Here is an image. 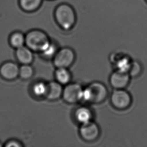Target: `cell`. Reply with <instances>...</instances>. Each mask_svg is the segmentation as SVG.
Segmentation results:
<instances>
[{
  "mask_svg": "<svg viewBox=\"0 0 147 147\" xmlns=\"http://www.w3.org/2000/svg\"><path fill=\"white\" fill-rule=\"evenodd\" d=\"M22 145L21 144L16 140H10L6 144V147H21Z\"/></svg>",
  "mask_w": 147,
  "mask_h": 147,
  "instance_id": "obj_21",
  "label": "cell"
},
{
  "mask_svg": "<svg viewBox=\"0 0 147 147\" xmlns=\"http://www.w3.org/2000/svg\"><path fill=\"white\" fill-rule=\"evenodd\" d=\"M110 101L115 109L123 110L129 107L132 98L129 92L124 89L115 90L111 94Z\"/></svg>",
  "mask_w": 147,
  "mask_h": 147,
  "instance_id": "obj_5",
  "label": "cell"
},
{
  "mask_svg": "<svg viewBox=\"0 0 147 147\" xmlns=\"http://www.w3.org/2000/svg\"><path fill=\"white\" fill-rule=\"evenodd\" d=\"M16 56L18 61L22 64H30L33 60V51L27 46L16 49Z\"/></svg>",
  "mask_w": 147,
  "mask_h": 147,
  "instance_id": "obj_10",
  "label": "cell"
},
{
  "mask_svg": "<svg viewBox=\"0 0 147 147\" xmlns=\"http://www.w3.org/2000/svg\"><path fill=\"white\" fill-rule=\"evenodd\" d=\"M19 67L13 62H7L0 67V74L5 80H12L19 76Z\"/></svg>",
  "mask_w": 147,
  "mask_h": 147,
  "instance_id": "obj_9",
  "label": "cell"
},
{
  "mask_svg": "<svg viewBox=\"0 0 147 147\" xmlns=\"http://www.w3.org/2000/svg\"><path fill=\"white\" fill-rule=\"evenodd\" d=\"M83 88L79 84H68L64 88L62 96L65 101L69 103H76L81 100Z\"/></svg>",
  "mask_w": 147,
  "mask_h": 147,
  "instance_id": "obj_6",
  "label": "cell"
},
{
  "mask_svg": "<svg viewBox=\"0 0 147 147\" xmlns=\"http://www.w3.org/2000/svg\"><path fill=\"white\" fill-rule=\"evenodd\" d=\"M42 0H19L20 7L26 12H33L39 8Z\"/></svg>",
  "mask_w": 147,
  "mask_h": 147,
  "instance_id": "obj_14",
  "label": "cell"
},
{
  "mask_svg": "<svg viewBox=\"0 0 147 147\" xmlns=\"http://www.w3.org/2000/svg\"><path fill=\"white\" fill-rule=\"evenodd\" d=\"M79 133L84 141L91 142L96 140L99 137L100 130L97 124L91 121L81 124Z\"/></svg>",
  "mask_w": 147,
  "mask_h": 147,
  "instance_id": "obj_7",
  "label": "cell"
},
{
  "mask_svg": "<svg viewBox=\"0 0 147 147\" xmlns=\"http://www.w3.org/2000/svg\"><path fill=\"white\" fill-rule=\"evenodd\" d=\"M142 70L141 64L137 61H131V65L129 68L128 74L133 78H136L140 76Z\"/></svg>",
  "mask_w": 147,
  "mask_h": 147,
  "instance_id": "obj_19",
  "label": "cell"
},
{
  "mask_svg": "<svg viewBox=\"0 0 147 147\" xmlns=\"http://www.w3.org/2000/svg\"><path fill=\"white\" fill-rule=\"evenodd\" d=\"M58 52V49L54 43L50 42L48 46L41 53L43 55L44 57L46 58L54 57L56 53Z\"/></svg>",
  "mask_w": 147,
  "mask_h": 147,
  "instance_id": "obj_20",
  "label": "cell"
},
{
  "mask_svg": "<svg viewBox=\"0 0 147 147\" xmlns=\"http://www.w3.org/2000/svg\"><path fill=\"white\" fill-rule=\"evenodd\" d=\"M75 58V53L73 50L69 47L62 48L54 56V65L58 68H68L74 63Z\"/></svg>",
  "mask_w": 147,
  "mask_h": 147,
  "instance_id": "obj_4",
  "label": "cell"
},
{
  "mask_svg": "<svg viewBox=\"0 0 147 147\" xmlns=\"http://www.w3.org/2000/svg\"><path fill=\"white\" fill-rule=\"evenodd\" d=\"M64 88L58 82H50L48 84V90L46 97L50 100L59 99L63 95Z\"/></svg>",
  "mask_w": 147,
  "mask_h": 147,
  "instance_id": "obj_11",
  "label": "cell"
},
{
  "mask_svg": "<svg viewBox=\"0 0 147 147\" xmlns=\"http://www.w3.org/2000/svg\"><path fill=\"white\" fill-rule=\"evenodd\" d=\"M131 61L127 57L121 58L116 63L117 70L121 71L127 72L131 65Z\"/></svg>",
  "mask_w": 147,
  "mask_h": 147,
  "instance_id": "obj_18",
  "label": "cell"
},
{
  "mask_svg": "<svg viewBox=\"0 0 147 147\" xmlns=\"http://www.w3.org/2000/svg\"><path fill=\"white\" fill-rule=\"evenodd\" d=\"M131 76L127 72L116 70L110 76V84L115 90L124 89L130 82Z\"/></svg>",
  "mask_w": 147,
  "mask_h": 147,
  "instance_id": "obj_8",
  "label": "cell"
},
{
  "mask_svg": "<svg viewBox=\"0 0 147 147\" xmlns=\"http://www.w3.org/2000/svg\"><path fill=\"white\" fill-rule=\"evenodd\" d=\"M9 41L13 47L18 49L24 46L25 44V36L21 32H14L11 35Z\"/></svg>",
  "mask_w": 147,
  "mask_h": 147,
  "instance_id": "obj_15",
  "label": "cell"
},
{
  "mask_svg": "<svg viewBox=\"0 0 147 147\" xmlns=\"http://www.w3.org/2000/svg\"><path fill=\"white\" fill-rule=\"evenodd\" d=\"M34 74V70L30 64H22L19 67V76L23 80H29Z\"/></svg>",
  "mask_w": 147,
  "mask_h": 147,
  "instance_id": "obj_17",
  "label": "cell"
},
{
  "mask_svg": "<svg viewBox=\"0 0 147 147\" xmlns=\"http://www.w3.org/2000/svg\"><path fill=\"white\" fill-rule=\"evenodd\" d=\"M146 1L147 2V0H146Z\"/></svg>",
  "mask_w": 147,
  "mask_h": 147,
  "instance_id": "obj_23",
  "label": "cell"
},
{
  "mask_svg": "<svg viewBox=\"0 0 147 147\" xmlns=\"http://www.w3.org/2000/svg\"><path fill=\"white\" fill-rule=\"evenodd\" d=\"M50 42L48 35L41 30H31L25 36L26 46L32 51L42 53Z\"/></svg>",
  "mask_w": 147,
  "mask_h": 147,
  "instance_id": "obj_3",
  "label": "cell"
},
{
  "mask_svg": "<svg viewBox=\"0 0 147 147\" xmlns=\"http://www.w3.org/2000/svg\"><path fill=\"white\" fill-rule=\"evenodd\" d=\"M54 17L58 25L66 31L73 28L77 20L73 8L67 4H61L56 8Z\"/></svg>",
  "mask_w": 147,
  "mask_h": 147,
  "instance_id": "obj_1",
  "label": "cell"
},
{
  "mask_svg": "<svg viewBox=\"0 0 147 147\" xmlns=\"http://www.w3.org/2000/svg\"><path fill=\"white\" fill-rule=\"evenodd\" d=\"M55 77L57 82L63 85H67L70 83L71 80V74L68 68H60L56 70Z\"/></svg>",
  "mask_w": 147,
  "mask_h": 147,
  "instance_id": "obj_13",
  "label": "cell"
},
{
  "mask_svg": "<svg viewBox=\"0 0 147 147\" xmlns=\"http://www.w3.org/2000/svg\"><path fill=\"white\" fill-rule=\"evenodd\" d=\"M48 84L44 82H40L34 84L32 90L33 93L37 97H43L47 94Z\"/></svg>",
  "mask_w": 147,
  "mask_h": 147,
  "instance_id": "obj_16",
  "label": "cell"
},
{
  "mask_svg": "<svg viewBox=\"0 0 147 147\" xmlns=\"http://www.w3.org/2000/svg\"><path fill=\"white\" fill-rule=\"evenodd\" d=\"M2 144H1V143H0V147H2Z\"/></svg>",
  "mask_w": 147,
  "mask_h": 147,
  "instance_id": "obj_22",
  "label": "cell"
},
{
  "mask_svg": "<svg viewBox=\"0 0 147 147\" xmlns=\"http://www.w3.org/2000/svg\"><path fill=\"white\" fill-rule=\"evenodd\" d=\"M75 117L76 121L81 125L92 121L93 114L89 108L86 107H81L76 111Z\"/></svg>",
  "mask_w": 147,
  "mask_h": 147,
  "instance_id": "obj_12",
  "label": "cell"
},
{
  "mask_svg": "<svg viewBox=\"0 0 147 147\" xmlns=\"http://www.w3.org/2000/svg\"><path fill=\"white\" fill-rule=\"evenodd\" d=\"M108 94L106 86L100 82H93L83 89L82 99L93 103H101Z\"/></svg>",
  "mask_w": 147,
  "mask_h": 147,
  "instance_id": "obj_2",
  "label": "cell"
}]
</instances>
